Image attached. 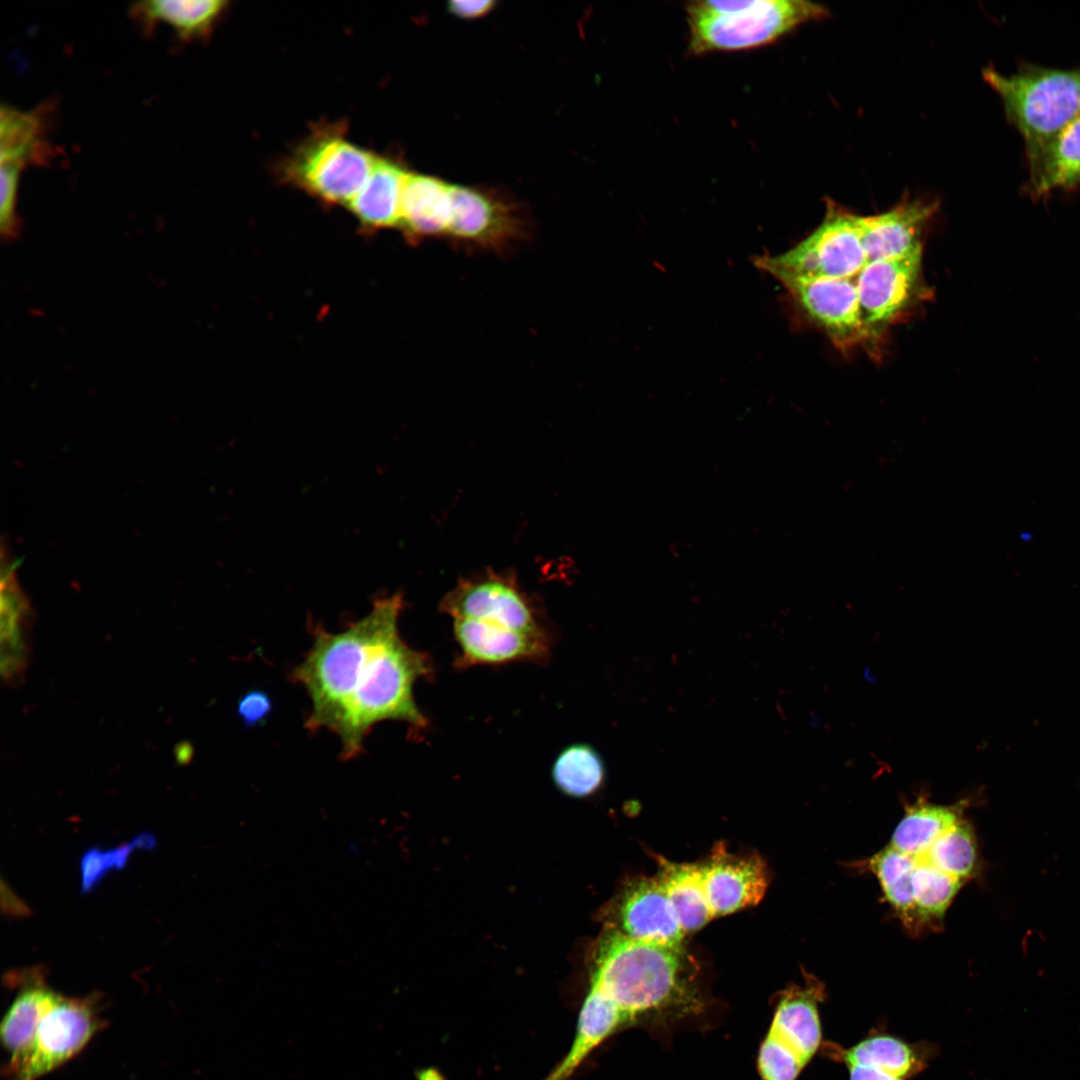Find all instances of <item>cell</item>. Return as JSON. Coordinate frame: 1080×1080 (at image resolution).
Here are the masks:
<instances>
[{
    "mask_svg": "<svg viewBox=\"0 0 1080 1080\" xmlns=\"http://www.w3.org/2000/svg\"><path fill=\"white\" fill-rule=\"evenodd\" d=\"M586 998L612 1036L641 1029L660 1040L687 1029L711 1026L713 1002L682 947L626 937L609 927L593 957Z\"/></svg>",
    "mask_w": 1080,
    "mask_h": 1080,
    "instance_id": "1",
    "label": "cell"
},
{
    "mask_svg": "<svg viewBox=\"0 0 1080 1080\" xmlns=\"http://www.w3.org/2000/svg\"><path fill=\"white\" fill-rule=\"evenodd\" d=\"M431 672L430 657L401 638L398 622L387 626L352 673L350 694L333 731L340 738L342 758L360 754L364 738L379 722L396 720L425 728L427 719L413 688Z\"/></svg>",
    "mask_w": 1080,
    "mask_h": 1080,
    "instance_id": "2",
    "label": "cell"
},
{
    "mask_svg": "<svg viewBox=\"0 0 1080 1080\" xmlns=\"http://www.w3.org/2000/svg\"><path fill=\"white\" fill-rule=\"evenodd\" d=\"M984 81L1000 97L1007 122L1020 134L1026 163L1080 115V67L1021 62L1005 75L988 66Z\"/></svg>",
    "mask_w": 1080,
    "mask_h": 1080,
    "instance_id": "3",
    "label": "cell"
},
{
    "mask_svg": "<svg viewBox=\"0 0 1080 1080\" xmlns=\"http://www.w3.org/2000/svg\"><path fill=\"white\" fill-rule=\"evenodd\" d=\"M684 10L694 56L760 48L829 14L822 4L804 0H695Z\"/></svg>",
    "mask_w": 1080,
    "mask_h": 1080,
    "instance_id": "4",
    "label": "cell"
},
{
    "mask_svg": "<svg viewBox=\"0 0 1080 1080\" xmlns=\"http://www.w3.org/2000/svg\"><path fill=\"white\" fill-rule=\"evenodd\" d=\"M404 608L402 593L376 598L367 615L347 629L331 633L317 626L314 640L304 660L292 672V678L307 691L311 711L306 727L311 730H334L339 719L345 675L357 651L392 614Z\"/></svg>",
    "mask_w": 1080,
    "mask_h": 1080,
    "instance_id": "5",
    "label": "cell"
},
{
    "mask_svg": "<svg viewBox=\"0 0 1080 1080\" xmlns=\"http://www.w3.org/2000/svg\"><path fill=\"white\" fill-rule=\"evenodd\" d=\"M343 123L319 125L283 160L280 177L327 204H348L377 155L352 143Z\"/></svg>",
    "mask_w": 1080,
    "mask_h": 1080,
    "instance_id": "6",
    "label": "cell"
},
{
    "mask_svg": "<svg viewBox=\"0 0 1080 1080\" xmlns=\"http://www.w3.org/2000/svg\"><path fill=\"white\" fill-rule=\"evenodd\" d=\"M824 996V984L809 974L802 984H792L776 995L756 1058L761 1080H797L822 1049L819 1005Z\"/></svg>",
    "mask_w": 1080,
    "mask_h": 1080,
    "instance_id": "7",
    "label": "cell"
},
{
    "mask_svg": "<svg viewBox=\"0 0 1080 1080\" xmlns=\"http://www.w3.org/2000/svg\"><path fill=\"white\" fill-rule=\"evenodd\" d=\"M860 216L827 201L823 220L807 237L781 254L758 257L755 264L769 274L855 278L868 263Z\"/></svg>",
    "mask_w": 1080,
    "mask_h": 1080,
    "instance_id": "8",
    "label": "cell"
},
{
    "mask_svg": "<svg viewBox=\"0 0 1080 1080\" xmlns=\"http://www.w3.org/2000/svg\"><path fill=\"white\" fill-rule=\"evenodd\" d=\"M451 202L446 238L459 245L503 254L528 238L526 214L501 192L452 185Z\"/></svg>",
    "mask_w": 1080,
    "mask_h": 1080,
    "instance_id": "9",
    "label": "cell"
},
{
    "mask_svg": "<svg viewBox=\"0 0 1080 1080\" xmlns=\"http://www.w3.org/2000/svg\"><path fill=\"white\" fill-rule=\"evenodd\" d=\"M102 1024L95 1001L60 995L40 1022L30 1047L8 1074L14 1080H37L78 1054Z\"/></svg>",
    "mask_w": 1080,
    "mask_h": 1080,
    "instance_id": "10",
    "label": "cell"
},
{
    "mask_svg": "<svg viewBox=\"0 0 1080 1080\" xmlns=\"http://www.w3.org/2000/svg\"><path fill=\"white\" fill-rule=\"evenodd\" d=\"M440 609L453 619L478 620L550 639L536 607L512 576L486 573L462 579L441 600Z\"/></svg>",
    "mask_w": 1080,
    "mask_h": 1080,
    "instance_id": "11",
    "label": "cell"
},
{
    "mask_svg": "<svg viewBox=\"0 0 1080 1080\" xmlns=\"http://www.w3.org/2000/svg\"><path fill=\"white\" fill-rule=\"evenodd\" d=\"M770 275L839 348L849 349L876 338L864 321L855 278H814L785 272Z\"/></svg>",
    "mask_w": 1080,
    "mask_h": 1080,
    "instance_id": "12",
    "label": "cell"
},
{
    "mask_svg": "<svg viewBox=\"0 0 1080 1080\" xmlns=\"http://www.w3.org/2000/svg\"><path fill=\"white\" fill-rule=\"evenodd\" d=\"M855 281L864 321L876 338L928 296L922 251L868 262Z\"/></svg>",
    "mask_w": 1080,
    "mask_h": 1080,
    "instance_id": "13",
    "label": "cell"
},
{
    "mask_svg": "<svg viewBox=\"0 0 1080 1080\" xmlns=\"http://www.w3.org/2000/svg\"><path fill=\"white\" fill-rule=\"evenodd\" d=\"M616 929L628 938L669 947H682L685 932L655 877L628 880L615 903Z\"/></svg>",
    "mask_w": 1080,
    "mask_h": 1080,
    "instance_id": "14",
    "label": "cell"
},
{
    "mask_svg": "<svg viewBox=\"0 0 1080 1080\" xmlns=\"http://www.w3.org/2000/svg\"><path fill=\"white\" fill-rule=\"evenodd\" d=\"M704 883L713 918L758 904L768 887V872L758 855H735L723 843L703 863Z\"/></svg>",
    "mask_w": 1080,
    "mask_h": 1080,
    "instance_id": "15",
    "label": "cell"
},
{
    "mask_svg": "<svg viewBox=\"0 0 1080 1080\" xmlns=\"http://www.w3.org/2000/svg\"><path fill=\"white\" fill-rule=\"evenodd\" d=\"M460 654L456 666L498 665L517 661L543 663L550 655V639L525 634L473 619H453Z\"/></svg>",
    "mask_w": 1080,
    "mask_h": 1080,
    "instance_id": "16",
    "label": "cell"
},
{
    "mask_svg": "<svg viewBox=\"0 0 1080 1080\" xmlns=\"http://www.w3.org/2000/svg\"><path fill=\"white\" fill-rule=\"evenodd\" d=\"M936 210L935 202L914 199L877 215L860 216L868 262L921 252L924 232Z\"/></svg>",
    "mask_w": 1080,
    "mask_h": 1080,
    "instance_id": "17",
    "label": "cell"
},
{
    "mask_svg": "<svg viewBox=\"0 0 1080 1080\" xmlns=\"http://www.w3.org/2000/svg\"><path fill=\"white\" fill-rule=\"evenodd\" d=\"M849 1080H911L926 1065L919 1047L894 1035L874 1033L849 1048L829 1047Z\"/></svg>",
    "mask_w": 1080,
    "mask_h": 1080,
    "instance_id": "18",
    "label": "cell"
},
{
    "mask_svg": "<svg viewBox=\"0 0 1080 1080\" xmlns=\"http://www.w3.org/2000/svg\"><path fill=\"white\" fill-rule=\"evenodd\" d=\"M451 184L409 172L402 190L399 227L409 240L446 237L451 221Z\"/></svg>",
    "mask_w": 1080,
    "mask_h": 1080,
    "instance_id": "19",
    "label": "cell"
},
{
    "mask_svg": "<svg viewBox=\"0 0 1080 1080\" xmlns=\"http://www.w3.org/2000/svg\"><path fill=\"white\" fill-rule=\"evenodd\" d=\"M1027 168L1023 191L1032 200L1080 188V115L1027 163Z\"/></svg>",
    "mask_w": 1080,
    "mask_h": 1080,
    "instance_id": "20",
    "label": "cell"
},
{
    "mask_svg": "<svg viewBox=\"0 0 1080 1080\" xmlns=\"http://www.w3.org/2000/svg\"><path fill=\"white\" fill-rule=\"evenodd\" d=\"M408 173L398 160L377 156L363 187L347 204L362 226L371 229L399 226L402 190Z\"/></svg>",
    "mask_w": 1080,
    "mask_h": 1080,
    "instance_id": "21",
    "label": "cell"
},
{
    "mask_svg": "<svg viewBox=\"0 0 1080 1080\" xmlns=\"http://www.w3.org/2000/svg\"><path fill=\"white\" fill-rule=\"evenodd\" d=\"M223 0H149L134 3L131 16L146 32L169 25L185 42L207 39L227 9Z\"/></svg>",
    "mask_w": 1080,
    "mask_h": 1080,
    "instance_id": "22",
    "label": "cell"
},
{
    "mask_svg": "<svg viewBox=\"0 0 1080 1080\" xmlns=\"http://www.w3.org/2000/svg\"><path fill=\"white\" fill-rule=\"evenodd\" d=\"M657 878L685 933L694 932L712 918L704 883L703 864L675 863L658 857Z\"/></svg>",
    "mask_w": 1080,
    "mask_h": 1080,
    "instance_id": "23",
    "label": "cell"
},
{
    "mask_svg": "<svg viewBox=\"0 0 1080 1080\" xmlns=\"http://www.w3.org/2000/svg\"><path fill=\"white\" fill-rule=\"evenodd\" d=\"M967 800L938 805L920 797L906 807L894 830L890 846L914 858L925 854L935 840L963 818Z\"/></svg>",
    "mask_w": 1080,
    "mask_h": 1080,
    "instance_id": "24",
    "label": "cell"
},
{
    "mask_svg": "<svg viewBox=\"0 0 1080 1080\" xmlns=\"http://www.w3.org/2000/svg\"><path fill=\"white\" fill-rule=\"evenodd\" d=\"M59 996L41 983L27 985L17 994L0 1028L2 1043L10 1055L7 1070L24 1056L40 1022Z\"/></svg>",
    "mask_w": 1080,
    "mask_h": 1080,
    "instance_id": "25",
    "label": "cell"
},
{
    "mask_svg": "<svg viewBox=\"0 0 1080 1080\" xmlns=\"http://www.w3.org/2000/svg\"><path fill=\"white\" fill-rule=\"evenodd\" d=\"M39 111H21L2 105L0 110V164L23 167L46 161L50 155Z\"/></svg>",
    "mask_w": 1080,
    "mask_h": 1080,
    "instance_id": "26",
    "label": "cell"
},
{
    "mask_svg": "<svg viewBox=\"0 0 1080 1080\" xmlns=\"http://www.w3.org/2000/svg\"><path fill=\"white\" fill-rule=\"evenodd\" d=\"M915 864L914 857L890 845L873 855L866 864L878 878L889 904L911 931H918L923 927L912 895Z\"/></svg>",
    "mask_w": 1080,
    "mask_h": 1080,
    "instance_id": "27",
    "label": "cell"
},
{
    "mask_svg": "<svg viewBox=\"0 0 1080 1080\" xmlns=\"http://www.w3.org/2000/svg\"><path fill=\"white\" fill-rule=\"evenodd\" d=\"M918 858L963 882L976 877L980 870V860L972 825L962 818L941 834L928 851Z\"/></svg>",
    "mask_w": 1080,
    "mask_h": 1080,
    "instance_id": "28",
    "label": "cell"
},
{
    "mask_svg": "<svg viewBox=\"0 0 1080 1080\" xmlns=\"http://www.w3.org/2000/svg\"><path fill=\"white\" fill-rule=\"evenodd\" d=\"M555 786L564 794L582 798L595 793L605 779V765L599 752L589 744L564 748L552 767Z\"/></svg>",
    "mask_w": 1080,
    "mask_h": 1080,
    "instance_id": "29",
    "label": "cell"
},
{
    "mask_svg": "<svg viewBox=\"0 0 1080 1080\" xmlns=\"http://www.w3.org/2000/svg\"><path fill=\"white\" fill-rule=\"evenodd\" d=\"M912 875V895L922 926L936 927L963 885L922 859L915 858Z\"/></svg>",
    "mask_w": 1080,
    "mask_h": 1080,
    "instance_id": "30",
    "label": "cell"
},
{
    "mask_svg": "<svg viewBox=\"0 0 1080 1080\" xmlns=\"http://www.w3.org/2000/svg\"><path fill=\"white\" fill-rule=\"evenodd\" d=\"M152 834L143 833L119 847L102 850L88 849L80 861L81 893L90 892L112 869L121 870L128 863L130 854L137 848L151 849L155 845Z\"/></svg>",
    "mask_w": 1080,
    "mask_h": 1080,
    "instance_id": "31",
    "label": "cell"
},
{
    "mask_svg": "<svg viewBox=\"0 0 1080 1080\" xmlns=\"http://www.w3.org/2000/svg\"><path fill=\"white\" fill-rule=\"evenodd\" d=\"M22 168L11 163L0 165V232L3 240H14L20 232L17 193Z\"/></svg>",
    "mask_w": 1080,
    "mask_h": 1080,
    "instance_id": "32",
    "label": "cell"
},
{
    "mask_svg": "<svg viewBox=\"0 0 1080 1080\" xmlns=\"http://www.w3.org/2000/svg\"><path fill=\"white\" fill-rule=\"evenodd\" d=\"M272 711V700L262 690H252L243 695L237 704V714L245 726L252 727L263 722Z\"/></svg>",
    "mask_w": 1080,
    "mask_h": 1080,
    "instance_id": "33",
    "label": "cell"
},
{
    "mask_svg": "<svg viewBox=\"0 0 1080 1080\" xmlns=\"http://www.w3.org/2000/svg\"><path fill=\"white\" fill-rule=\"evenodd\" d=\"M495 6L496 2L491 0H453L448 3V10L457 17L471 19L488 14Z\"/></svg>",
    "mask_w": 1080,
    "mask_h": 1080,
    "instance_id": "34",
    "label": "cell"
}]
</instances>
